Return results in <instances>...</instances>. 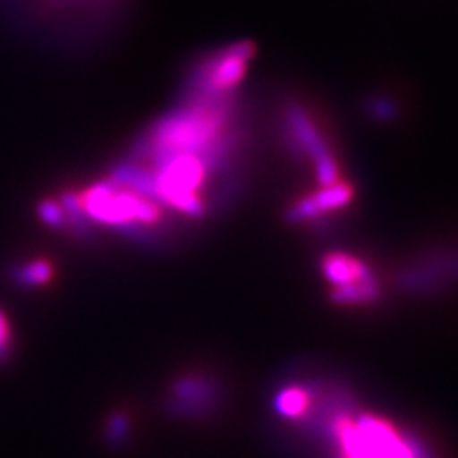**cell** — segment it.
Returning <instances> with one entry per match:
<instances>
[{
  "instance_id": "2",
  "label": "cell",
  "mask_w": 458,
  "mask_h": 458,
  "mask_svg": "<svg viewBox=\"0 0 458 458\" xmlns=\"http://www.w3.org/2000/svg\"><path fill=\"white\" fill-rule=\"evenodd\" d=\"M254 54L250 45H235L218 54L199 73V89L203 94H224L245 77V67Z\"/></svg>"
},
{
  "instance_id": "4",
  "label": "cell",
  "mask_w": 458,
  "mask_h": 458,
  "mask_svg": "<svg viewBox=\"0 0 458 458\" xmlns=\"http://www.w3.org/2000/svg\"><path fill=\"white\" fill-rule=\"evenodd\" d=\"M323 274L328 281H333L336 286L352 284L372 279L369 274V267L346 254H331L323 260Z\"/></svg>"
},
{
  "instance_id": "7",
  "label": "cell",
  "mask_w": 458,
  "mask_h": 458,
  "mask_svg": "<svg viewBox=\"0 0 458 458\" xmlns=\"http://www.w3.org/2000/svg\"><path fill=\"white\" fill-rule=\"evenodd\" d=\"M12 350V328L4 311L0 310V363L10 355Z\"/></svg>"
},
{
  "instance_id": "1",
  "label": "cell",
  "mask_w": 458,
  "mask_h": 458,
  "mask_svg": "<svg viewBox=\"0 0 458 458\" xmlns=\"http://www.w3.org/2000/svg\"><path fill=\"white\" fill-rule=\"evenodd\" d=\"M67 210L82 208L94 220L109 225H126L131 222L153 224L159 212L148 199L136 193H119L106 183L94 185L82 197H67L64 200Z\"/></svg>"
},
{
  "instance_id": "3",
  "label": "cell",
  "mask_w": 458,
  "mask_h": 458,
  "mask_svg": "<svg viewBox=\"0 0 458 458\" xmlns=\"http://www.w3.org/2000/svg\"><path fill=\"white\" fill-rule=\"evenodd\" d=\"M352 195H353V191L348 183L335 182L331 185H325L319 193L300 200V203L293 208L291 218L294 222H304V220H310L315 216H321V214H325V212L338 210L344 205L350 203Z\"/></svg>"
},
{
  "instance_id": "5",
  "label": "cell",
  "mask_w": 458,
  "mask_h": 458,
  "mask_svg": "<svg viewBox=\"0 0 458 458\" xmlns=\"http://www.w3.org/2000/svg\"><path fill=\"white\" fill-rule=\"evenodd\" d=\"M276 407L284 417H298L308 407V394L300 388H289L277 395Z\"/></svg>"
},
{
  "instance_id": "6",
  "label": "cell",
  "mask_w": 458,
  "mask_h": 458,
  "mask_svg": "<svg viewBox=\"0 0 458 458\" xmlns=\"http://www.w3.org/2000/svg\"><path fill=\"white\" fill-rule=\"evenodd\" d=\"M16 276H18V281L23 284L40 286L52 279L54 269H52L50 262H47V260H35V262H29V264L21 266Z\"/></svg>"
}]
</instances>
